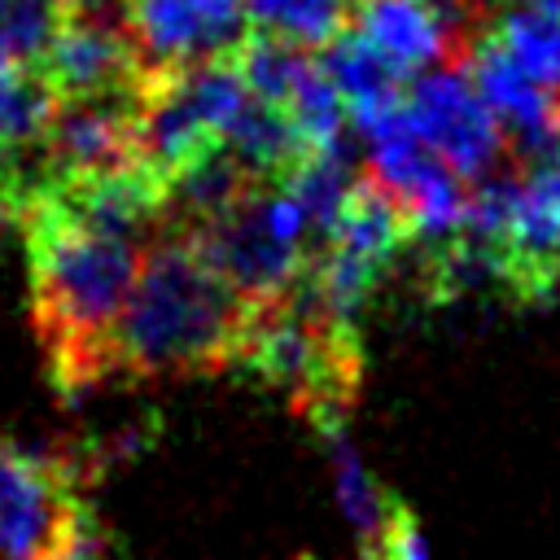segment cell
I'll return each mask as SVG.
<instances>
[{"label":"cell","mask_w":560,"mask_h":560,"mask_svg":"<svg viewBox=\"0 0 560 560\" xmlns=\"http://www.w3.org/2000/svg\"><path fill=\"white\" fill-rule=\"evenodd\" d=\"M31 311L57 394L79 398L114 376V328L131 298L144 245L70 219L44 188L22 206Z\"/></svg>","instance_id":"1"},{"label":"cell","mask_w":560,"mask_h":560,"mask_svg":"<svg viewBox=\"0 0 560 560\" xmlns=\"http://www.w3.org/2000/svg\"><path fill=\"white\" fill-rule=\"evenodd\" d=\"M245 315L249 302L197 254V245L166 232L144 249L118 315L114 376H214L232 368Z\"/></svg>","instance_id":"2"},{"label":"cell","mask_w":560,"mask_h":560,"mask_svg":"<svg viewBox=\"0 0 560 560\" xmlns=\"http://www.w3.org/2000/svg\"><path fill=\"white\" fill-rule=\"evenodd\" d=\"M232 368L280 389L315 429L346 420L363 381L359 328L332 319L302 284L276 302L249 306Z\"/></svg>","instance_id":"3"},{"label":"cell","mask_w":560,"mask_h":560,"mask_svg":"<svg viewBox=\"0 0 560 560\" xmlns=\"http://www.w3.org/2000/svg\"><path fill=\"white\" fill-rule=\"evenodd\" d=\"M188 241L249 306H262L302 284L311 267L306 245H315V232L293 192L284 184H271L254 188L241 206H232Z\"/></svg>","instance_id":"4"},{"label":"cell","mask_w":560,"mask_h":560,"mask_svg":"<svg viewBox=\"0 0 560 560\" xmlns=\"http://www.w3.org/2000/svg\"><path fill=\"white\" fill-rule=\"evenodd\" d=\"M122 31L149 79L175 74L206 61H228L245 35L249 18L241 0H127Z\"/></svg>","instance_id":"5"},{"label":"cell","mask_w":560,"mask_h":560,"mask_svg":"<svg viewBox=\"0 0 560 560\" xmlns=\"http://www.w3.org/2000/svg\"><path fill=\"white\" fill-rule=\"evenodd\" d=\"M407 122L459 179L481 184L494 175V166L503 158L508 136L459 66H442V70L411 79Z\"/></svg>","instance_id":"6"},{"label":"cell","mask_w":560,"mask_h":560,"mask_svg":"<svg viewBox=\"0 0 560 560\" xmlns=\"http://www.w3.org/2000/svg\"><path fill=\"white\" fill-rule=\"evenodd\" d=\"M88 516L57 455H31L0 438V560H44Z\"/></svg>","instance_id":"7"},{"label":"cell","mask_w":560,"mask_h":560,"mask_svg":"<svg viewBox=\"0 0 560 560\" xmlns=\"http://www.w3.org/2000/svg\"><path fill=\"white\" fill-rule=\"evenodd\" d=\"M44 83L57 101H96V96H144L149 74L122 31V22L70 13L48 57L39 61Z\"/></svg>","instance_id":"8"},{"label":"cell","mask_w":560,"mask_h":560,"mask_svg":"<svg viewBox=\"0 0 560 560\" xmlns=\"http://www.w3.org/2000/svg\"><path fill=\"white\" fill-rule=\"evenodd\" d=\"M144 96H96L57 101V114L39 144V175L70 179L136 162V127Z\"/></svg>","instance_id":"9"},{"label":"cell","mask_w":560,"mask_h":560,"mask_svg":"<svg viewBox=\"0 0 560 560\" xmlns=\"http://www.w3.org/2000/svg\"><path fill=\"white\" fill-rule=\"evenodd\" d=\"M346 31L359 35L394 79H420L429 70L459 66L468 52V39L429 0H354Z\"/></svg>","instance_id":"10"},{"label":"cell","mask_w":560,"mask_h":560,"mask_svg":"<svg viewBox=\"0 0 560 560\" xmlns=\"http://www.w3.org/2000/svg\"><path fill=\"white\" fill-rule=\"evenodd\" d=\"M459 70L472 79V88L481 92L486 109H490L494 122L503 127V136H512L516 149L529 153V162L556 149L560 96L547 92L542 83H534V79L494 44L490 31H481V35L468 44Z\"/></svg>","instance_id":"11"},{"label":"cell","mask_w":560,"mask_h":560,"mask_svg":"<svg viewBox=\"0 0 560 560\" xmlns=\"http://www.w3.org/2000/svg\"><path fill=\"white\" fill-rule=\"evenodd\" d=\"M411 241V219H407V210L385 192V188H376L368 175L359 179V188L350 192V201H346V210L337 214V223H332V232L319 241V245H328V249H337V254H346V258H354V262H363V267H372V271H389V262L398 258V249ZM315 245V249H319Z\"/></svg>","instance_id":"12"},{"label":"cell","mask_w":560,"mask_h":560,"mask_svg":"<svg viewBox=\"0 0 560 560\" xmlns=\"http://www.w3.org/2000/svg\"><path fill=\"white\" fill-rule=\"evenodd\" d=\"M319 438H324V455H328V472H332V490H337V503L359 538V551L368 556L385 525H389V512H394V499L381 494L372 468L363 464V455L354 451L350 433H346V420H328L319 424Z\"/></svg>","instance_id":"13"},{"label":"cell","mask_w":560,"mask_h":560,"mask_svg":"<svg viewBox=\"0 0 560 560\" xmlns=\"http://www.w3.org/2000/svg\"><path fill=\"white\" fill-rule=\"evenodd\" d=\"M494 44L547 92L560 88V13L538 4H512L494 22Z\"/></svg>","instance_id":"14"},{"label":"cell","mask_w":560,"mask_h":560,"mask_svg":"<svg viewBox=\"0 0 560 560\" xmlns=\"http://www.w3.org/2000/svg\"><path fill=\"white\" fill-rule=\"evenodd\" d=\"M228 61H232V70L241 74V83H245V92H249L254 101L284 109L289 96H293V88H298L302 74L311 70L315 52H306V48H298V44H289V39H276V35H262V31L249 26L245 44H241Z\"/></svg>","instance_id":"15"},{"label":"cell","mask_w":560,"mask_h":560,"mask_svg":"<svg viewBox=\"0 0 560 560\" xmlns=\"http://www.w3.org/2000/svg\"><path fill=\"white\" fill-rule=\"evenodd\" d=\"M254 31L289 39L298 48H328L346 26L354 0H241Z\"/></svg>","instance_id":"16"},{"label":"cell","mask_w":560,"mask_h":560,"mask_svg":"<svg viewBox=\"0 0 560 560\" xmlns=\"http://www.w3.org/2000/svg\"><path fill=\"white\" fill-rule=\"evenodd\" d=\"M66 18H70L66 0H0V61L39 70Z\"/></svg>","instance_id":"17"},{"label":"cell","mask_w":560,"mask_h":560,"mask_svg":"<svg viewBox=\"0 0 560 560\" xmlns=\"http://www.w3.org/2000/svg\"><path fill=\"white\" fill-rule=\"evenodd\" d=\"M289 122L298 127V136L306 140L311 153H328L341 144V131H346V101L341 92L332 88V79L319 70V61H311V70L302 74V83L293 88L289 105H284Z\"/></svg>","instance_id":"18"},{"label":"cell","mask_w":560,"mask_h":560,"mask_svg":"<svg viewBox=\"0 0 560 560\" xmlns=\"http://www.w3.org/2000/svg\"><path fill=\"white\" fill-rule=\"evenodd\" d=\"M363 560H429V547H424V534H420V521L407 503H394L389 512V525L381 534V542L363 556Z\"/></svg>","instance_id":"19"},{"label":"cell","mask_w":560,"mask_h":560,"mask_svg":"<svg viewBox=\"0 0 560 560\" xmlns=\"http://www.w3.org/2000/svg\"><path fill=\"white\" fill-rule=\"evenodd\" d=\"M44 560H105V547H101V538H96L92 516H83V521L66 534V542H57Z\"/></svg>","instance_id":"20"},{"label":"cell","mask_w":560,"mask_h":560,"mask_svg":"<svg viewBox=\"0 0 560 560\" xmlns=\"http://www.w3.org/2000/svg\"><path fill=\"white\" fill-rule=\"evenodd\" d=\"M66 4H70V13H92V18H101V9L114 4V0H66Z\"/></svg>","instance_id":"21"},{"label":"cell","mask_w":560,"mask_h":560,"mask_svg":"<svg viewBox=\"0 0 560 560\" xmlns=\"http://www.w3.org/2000/svg\"><path fill=\"white\" fill-rule=\"evenodd\" d=\"M556 149H560V114H556Z\"/></svg>","instance_id":"22"}]
</instances>
